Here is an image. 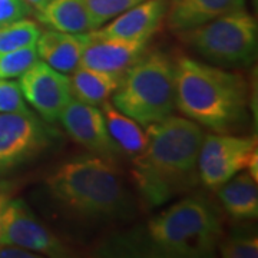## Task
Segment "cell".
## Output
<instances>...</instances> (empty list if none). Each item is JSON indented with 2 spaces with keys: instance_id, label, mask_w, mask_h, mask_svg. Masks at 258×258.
Returning a JSON list of instances; mask_svg holds the SVG:
<instances>
[{
  "instance_id": "cell-21",
  "label": "cell",
  "mask_w": 258,
  "mask_h": 258,
  "mask_svg": "<svg viewBox=\"0 0 258 258\" xmlns=\"http://www.w3.org/2000/svg\"><path fill=\"white\" fill-rule=\"evenodd\" d=\"M144 0H85L93 29H98Z\"/></svg>"
},
{
  "instance_id": "cell-22",
  "label": "cell",
  "mask_w": 258,
  "mask_h": 258,
  "mask_svg": "<svg viewBox=\"0 0 258 258\" xmlns=\"http://www.w3.org/2000/svg\"><path fill=\"white\" fill-rule=\"evenodd\" d=\"M36 46L23 47L12 52L0 53V79L19 78L36 62Z\"/></svg>"
},
{
  "instance_id": "cell-26",
  "label": "cell",
  "mask_w": 258,
  "mask_h": 258,
  "mask_svg": "<svg viewBox=\"0 0 258 258\" xmlns=\"http://www.w3.org/2000/svg\"><path fill=\"white\" fill-rule=\"evenodd\" d=\"M37 257L33 251L13 245V244H0V258H33Z\"/></svg>"
},
{
  "instance_id": "cell-4",
  "label": "cell",
  "mask_w": 258,
  "mask_h": 258,
  "mask_svg": "<svg viewBox=\"0 0 258 258\" xmlns=\"http://www.w3.org/2000/svg\"><path fill=\"white\" fill-rule=\"evenodd\" d=\"M112 105L142 126L161 122L175 109V64L161 52L141 56L123 72Z\"/></svg>"
},
{
  "instance_id": "cell-28",
  "label": "cell",
  "mask_w": 258,
  "mask_h": 258,
  "mask_svg": "<svg viewBox=\"0 0 258 258\" xmlns=\"http://www.w3.org/2000/svg\"><path fill=\"white\" fill-rule=\"evenodd\" d=\"M25 2H28L29 5L32 6V9L37 10V9H40L42 6H45L49 0H25Z\"/></svg>"
},
{
  "instance_id": "cell-7",
  "label": "cell",
  "mask_w": 258,
  "mask_h": 258,
  "mask_svg": "<svg viewBox=\"0 0 258 258\" xmlns=\"http://www.w3.org/2000/svg\"><path fill=\"white\" fill-rule=\"evenodd\" d=\"M257 161V138L222 134L204 135L198 175L207 188L217 189Z\"/></svg>"
},
{
  "instance_id": "cell-11",
  "label": "cell",
  "mask_w": 258,
  "mask_h": 258,
  "mask_svg": "<svg viewBox=\"0 0 258 258\" xmlns=\"http://www.w3.org/2000/svg\"><path fill=\"white\" fill-rule=\"evenodd\" d=\"M59 119L69 137L95 155L111 158L119 152L106 128L101 109L72 98Z\"/></svg>"
},
{
  "instance_id": "cell-9",
  "label": "cell",
  "mask_w": 258,
  "mask_h": 258,
  "mask_svg": "<svg viewBox=\"0 0 258 258\" xmlns=\"http://www.w3.org/2000/svg\"><path fill=\"white\" fill-rule=\"evenodd\" d=\"M0 244H13L50 257H63L68 249L33 215L29 207L20 200H10L0 224Z\"/></svg>"
},
{
  "instance_id": "cell-12",
  "label": "cell",
  "mask_w": 258,
  "mask_h": 258,
  "mask_svg": "<svg viewBox=\"0 0 258 258\" xmlns=\"http://www.w3.org/2000/svg\"><path fill=\"white\" fill-rule=\"evenodd\" d=\"M145 46L147 40L144 39L98 37L89 32L81 66L103 72L123 74L144 55Z\"/></svg>"
},
{
  "instance_id": "cell-15",
  "label": "cell",
  "mask_w": 258,
  "mask_h": 258,
  "mask_svg": "<svg viewBox=\"0 0 258 258\" xmlns=\"http://www.w3.org/2000/svg\"><path fill=\"white\" fill-rule=\"evenodd\" d=\"M88 43V33L75 35L59 30H40L36 40L37 57L62 74H72L81 66V59Z\"/></svg>"
},
{
  "instance_id": "cell-13",
  "label": "cell",
  "mask_w": 258,
  "mask_h": 258,
  "mask_svg": "<svg viewBox=\"0 0 258 258\" xmlns=\"http://www.w3.org/2000/svg\"><path fill=\"white\" fill-rule=\"evenodd\" d=\"M166 0H144L113 18L111 23L92 30L98 37L144 39L148 40L165 18Z\"/></svg>"
},
{
  "instance_id": "cell-27",
  "label": "cell",
  "mask_w": 258,
  "mask_h": 258,
  "mask_svg": "<svg viewBox=\"0 0 258 258\" xmlns=\"http://www.w3.org/2000/svg\"><path fill=\"white\" fill-rule=\"evenodd\" d=\"M10 201V197L8 192H0V224H2V215L6 208V205Z\"/></svg>"
},
{
  "instance_id": "cell-6",
  "label": "cell",
  "mask_w": 258,
  "mask_h": 258,
  "mask_svg": "<svg viewBox=\"0 0 258 258\" xmlns=\"http://www.w3.org/2000/svg\"><path fill=\"white\" fill-rule=\"evenodd\" d=\"M178 33L198 55L217 64H247L257 50V20L242 9Z\"/></svg>"
},
{
  "instance_id": "cell-3",
  "label": "cell",
  "mask_w": 258,
  "mask_h": 258,
  "mask_svg": "<svg viewBox=\"0 0 258 258\" xmlns=\"http://www.w3.org/2000/svg\"><path fill=\"white\" fill-rule=\"evenodd\" d=\"M56 203L81 218H112L126 208V191L118 168L101 155L64 162L47 176Z\"/></svg>"
},
{
  "instance_id": "cell-10",
  "label": "cell",
  "mask_w": 258,
  "mask_h": 258,
  "mask_svg": "<svg viewBox=\"0 0 258 258\" xmlns=\"http://www.w3.org/2000/svg\"><path fill=\"white\" fill-rule=\"evenodd\" d=\"M19 85L25 101L47 122L59 119L64 106L72 99L69 76L39 59L19 76Z\"/></svg>"
},
{
  "instance_id": "cell-25",
  "label": "cell",
  "mask_w": 258,
  "mask_h": 258,
  "mask_svg": "<svg viewBox=\"0 0 258 258\" xmlns=\"http://www.w3.org/2000/svg\"><path fill=\"white\" fill-rule=\"evenodd\" d=\"M32 10L25 0H0V26L26 19L32 15Z\"/></svg>"
},
{
  "instance_id": "cell-5",
  "label": "cell",
  "mask_w": 258,
  "mask_h": 258,
  "mask_svg": "<svg viewBox=\"0 0 258 258\" xmlns=\"http://www.w3.org/2000/svg\"><path fill=\"white\" fill-rule=\"evenodd\" d=\"M151 242L175 257H207L217 249L222 227L215 211L201 198H184L148 224Z\"/></svg>"
},
{
  "instance_id": "cell-8",
  "label": "cell",
  "mask_w": 258,
  "mask_h": 258,
  "mask_svg": "<svg viewBox=\"0 0 258 258\" xmlns=\"http://www.w3.org/2000/svg\"><path fill=\"white\" fill-rule=\"evenodd\" d=\"M49 142V129L33 112L0 113V174L35 158Z\"/></svg>"
},
{
  "instance_id": "cell-19",
  "label": "cell",
  "mask_w": 258,
  "mask_h": 258,
  "mask_svg": "<svg viewBox=\"0 0 258 258\" xmlns=\"http://www.w3.org/2000/svg\"><path fill=\"white\" fill-rule=\"evenodd\" d=\"M102 113L106 120V128L112 141L119 151L135 157L145 149L148 134L142 131L138 122L118 111L109 101L102 103Z\"/></svg>"
},
{
  "instance_id": "cell-18",
  "label": "cell",
  "mask_w": 258,
  "mask_h": 258,
  "mask_svg": "<svg viewBox=\"0 0 258 258\" xmlns=\"http://www.w3.org/2000/svg\"><path fill=\"white\" fill-rule=\"evenodd\" d=\"M225 211L235 220H254L258 217L257 179L247 172L235 174L217 188Z\"/></svg>"
},
{
  "instance_id": "cell-2",
  "label": "cell",
  "mask_w": 258,
  "mask_h": 258,
  "mask_svg": "<svg viewBox=\"0 0 258 258\" xmlns=\"http://www.w3.org/2000/svg\"><path fill=\"white\" fill-rule=\"evenodd\" d=\"M175 108L201 126L225 132L237 125L247 106L244 78L186 56L175 62Z\"/></svg>"
},
{
  "instance_id": "cell-24",
  "label": "cell",
  "mask_w": 258,
  "mask_h": 258,
  "mask_svg": "<svg viewBox=\"0 0 258 258\" xmlns=\"http://www.w3.org/2000/svg\"><path fill=\"white\" fill-rule=\"evenodd\" d=\"M220 252L225 258H255L258 255V240L255 237L232 238L221 244Z\"/></svg>"
},
{
  "instance_id": "cell-20",
  "label": "cell",
  "mask_w": 258,
  "mask_h": 258,
  "mask_svg": "<svg viewBox=\"0 0 258 258\" xmlns=\"http://www.w3.org/2000/svg\"><path fill=\"white\" fill-rule=\"evenodd\" d=\"M39 35V26L28 18L0 26V53L35 46Z\"/></svg>"
},
{
  "instance_id": "cell-16",
  "label": "cell",
  "mask_w": 258,
  "mask_h": 258,
  "mask_svg": "<svg viewBox=\"0 0 258 258\" xmlns=\"http://www.w3.org/2000/svg\"><path fill=\"white\" fill-rule=\"evenodd\" d=\"M37 20L47 28L83 35L95 30L85 0H49L36 10Z\"/></svg>"
},
{
  "instance_id": "cell-1",
  "label": "cell",
  "mask_w": 258,
  "mask_h": 258,
  "mask_svg": "<svg viewBox=\"0 0 258 258\" xmlns=\"http://www.w3.org/2000/svg\"><path fill=\"white\" fill-rule=\"evenodd\" d=\"M147 134V147L134 157L132 176L145 201L157 207L194 185L205 132L194 120L169 115L148 125Z\"/></svg>"
},
{
  "instance_id": "cell-14",
  "label": "cell",
  "mask_w": 258,
  "mask_h": 258,
  "mask_svg": "<svg viewBox=\"0 0 258 258\" xmlns=\"http://www.w3.org/2000/svg\"><path fill=\"white\" fill-rule=\"evenodd\" d=\"M245 0H166V28L184 32L212 19L242 9Z\"/></svg>"
},
{
  "instance_id": "cell-17",
  "label": "cell",
  "mask_w": 258,
  "mask_h": 258,
  "mask_svg": "<svg viewBox=\"0 0 258 258\" xmlns=\"http://www.w3.org/2000/svg\"><path fill=\"white\" fill-rule=\"evenodd\" d=\"M123 74L103 72L86 66H79L69 76V86L72 98L86 105L98 106L109 101L113 92L118 89Z\"/></svg>"
},
{
  "instance_id": "cell-23",
  "label": "cell",
  "mask_w": 258,
  "mask_h": 258,
  "mask_svg": "<svg viewBox=\"0 0 258 258\" xmlns=\"http://www.w3.org/2000/svg\"><path fill=\"white\" fill-rule=\"evenodd\" d=\"M28 111L19 82L0 79V113Z\"/></svg>"
}]
</instances>
